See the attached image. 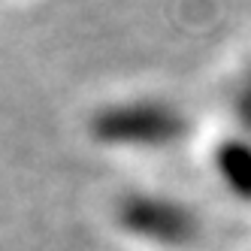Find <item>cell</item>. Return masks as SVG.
<instances>
[{"label":"cell","mask_w":251,"mask_h":251,"mask_svg":"<svg viewBox=\"0 0 251 251\" xmlns=\"http://www.w3.org/2000/svg\"><path fill=\"white\" fill-rule=\"evenodd\" d=\"M94 130L112 142H160L178 133V115L167 106L130 103L100 112Z\"/></svg>","instance_id":"obj_1"}]
</instances>
